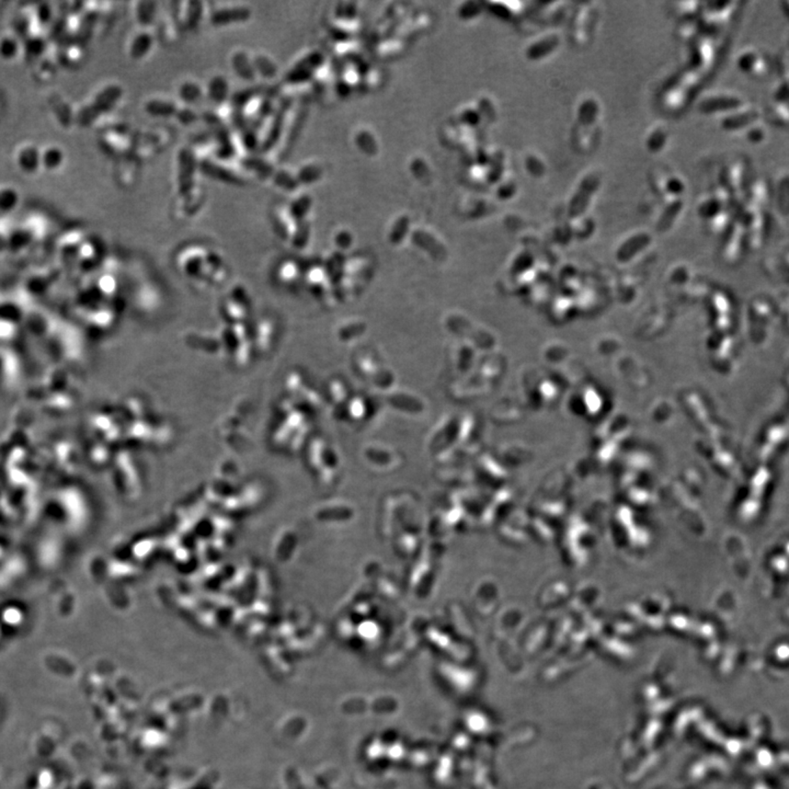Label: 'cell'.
<instances>
[{
  "label": "cell",
  "mask_w": 789,
  "mask_h": 789,
  "mask_svg": "<svg viewBox=\"0 0 789 789\" xmlns=\"http://www.w3.org/2000/svg\"><path fill=\"white\" fill-rule=\"evenodd\" d=\"M177 175L175 184L179 195H184L195 188V171H197V155L193 149L184 148L177 157Z\"/></svg>",
  "instance_id": "6da1fadb"
},
{
  "label": "cell",
  "mask_w": 789,
  "mask_h": 789,
  "mask_svg": "<svg viewBox=\"0 0 789 789\" xmlns=\"http://www.w3.org/2000/svg\"><path fill=\"white\" fill-rule=\"evenodd\" d=\"M14 164L20 173L34 175L41 169V148L32 142H21L14 149Z\"/></svg>",
  "instance_id": "7a4b0ae2"
},
{
  "label": "cell",
  "mask_w": 789,
  "mask_h": 789,
  "mask_svg": "<svg viewBox=\"0 0 789 789\" xmlns=\"http://www.w3.org/2000/svg\"><path fill=\"white\" fill-rule=\"evenodd\" d=\"M100 142L103 151L116 156L125 155L129 151V148H134V140L129 135V131L124 127L123 129L115 127L114 129L104 132Z\"/></svg>",
  "instance_id": "3957f363"
},
{
  "label": "cell",
  "mask_w": 789,
  "mask_h": 789,
  "mask_svg": "<svg viewBox=\"0 0 789 789\" xmlns=\"http://www.w3.org/2000/svg\"><path fill=\"white\" fill-rule=\"evenodd\" d=\"M175 5H177V9L173 18L178 23L179 27H182L184 30H195L202 19L204 3L200 1H184Z\"/></svg>",
  "instance_id": "277c9868"
},
{
  "label": "cell",
  "mask_w": 789,
  "mask_h": 789,
  "mask_svg": "<svg viewBox=\"0 0 789 789\" xmlns=\"http://www.w3.org/2000/svg\"><path fill=\"white\" fill-rule=\"evenodd\" d=\"M251 11L245 5H227L221 7L212 12L211 21L215 25L239 23L249 19Z\"/></svg>",
  "instance_id": "5b68a950"
},
{
  "label": "cell",
  "mask_w": 789,
  "mask_h": 789,
  "mask_svg": "<svg viewBox=\"0 0 789 789\" xmlns=\"http://www.w3.org/2000/svg\"><path fill=\"white\" fill-rule=\"evenodd\" d=\"M230 63H231V67H233L236 75L240 77L241 79L253 80L257 76L252 56H250L246 51H242V49L236 51L231 55Z\"/></svg>",
  "instance_id": "8992f818"
},
{
  "label": "cell",
  "mask_w": 789,
  "mask_h": 789,
  "mask_svg": "<svg viewBox=\"0 0 789 789\" xmlns=\"http://www.w3.org/2000/svg\"><path fill=\"white\" fill-rule=\"evenodd\" d=\"M65 162V153L63 148L55 144H49L41 148V169L47 173H54L63 167Z\"/></svg>",
  "instance_id": "52a82bcc"
},
{
  "label": "cell",
  "mask_w": 789,
  "mask_h": 789,
  "mask_svg": "<svg viewBox=\"0 0 789 789\" xmlns=\"http://www.w3.org/2000/svg\"><path fill=\"white\" fill-rule=\"evenodd\" d=\"M153 44V33L146 30L145 27L137 32L133 38L129 45V54L132 58L134 60H140V58H145L148 53L151 52V47Z\"/></svg>",
  "instance_id": "ba28073f"
},
{
  "label": "cell",
  "mask_w": 789,
  "mask_h": 789,
  "mask_svg": "<svg viewBox=\"0 0 789 789\" xmlns=\"http://www.w3.org/2000/svg\"><path fill=\"white\" fill-rule=\"evenodd\" d=\"M179 107L173 100L169 99L162 98H151L148 99L145 103V111L148 115H153L156 118H171L175 116V113L178 111Z\"/></svg>",
  "instance_id": "9c48e42d"
},
{
  "label": "cell",
  "mask_w": 789,
  "mask_h": 789,
  "mask_svg": "<svg viewBox=\"0 0 789 789\" xmlns=\"http://www.w3.org/2000/svg\"><path fill=\"white\" fill-rule=\"evenodd\" d=\"M22 47L19 38L12 32H5L0 36V58L12 60L18 58Z\"/></svg>",
  "instance_id": "30bf717a"
},
{
  "label": "cell",
  "mask_w": 789,
  "mask_h": 789,
  "mask_svg": "<svg viewBox=\"0 0 789 789\" xmlns=\"http://www.w3.org/2000/svg\"><path fill=\"white\" fill-rule=\"evenodd\" d=\"M19 190L10 184H0V213H9L19 205Z\"/></svg>",
  "instance_id": "8fae6325"
},
{
  "label": "cell",
  "mask_w": 789,
  "mask_h": 789,
  "mask_svg": "<svg viewBox=\"0 0 789 789\" xmlns=\"http://www.w3.org/2000/svg\"><path fill=\"white\" fill-rule=\"evenodd\" d=\"M208 98L211 99L212 101L215 103L223 104L227 99L228 93H229V84L225 77L217 75L213 77L208 85Z\"/></svg>",
  "instance_id": "7c38bea8"
},
{
  "label": "cell",
  "mask_w": 789,
  "mask_h": 789,
  "mask_svg": "<svg viewBox=\"0 0 789 789\" xmlns=\"http://www.w3.org/2000/svg\"><path fill=\"white\" fill-rule=\"evenodd\" d=\"M179 97L186 105L193 107L195 103L201 101L204 96L201 86L195 80H186L179 87Z\"/></svg>",
  "instance_id": "4fadbf2b"
},
{
  "label": "cell",
  "mask_w": 789,
  "mask_h": 789,
  "mask_svg": "<svg viewBox=\"0 0 789 789\" xmlns=\"http://www.w3.org/2000/svg\"><path fill=\"white\" fill-rule=\"evenodd\" d=\"M156 3L153 1H140L137 3L135 8V16L137 21L142 27H147L156 19Z\"/></svg>",
  "instance_id": "5bb4252c"
},
{
  "label": "cell",
  "mask_w": 789,
  "mask_h": 789,
  "mask_svg": "<svg viewBox=\"0 0 789 789\" xmlns=\"http://www.w3.org/2000/svg\"><path fill=\"white\" fill-rule=\"evenodd\" d=\"M118 167L116 175H118V182L123 184L122 186H132V184L136 180L137 173H138L136 160L135 159H129V160H124V162L122 160Z\"/></svg>",
  "instance_id": "9a60e30c"
},
{
  "label": "cell",
  "mask_w": 789,
  "mask_h": 789,
  "mask_svg": "<svg viewBox=\"0 0 789 789\" xmlns=\"http://www.w3.org/2000/svg\"><path fill=\"white\" fill-rule=\"evenodd\" d=\"M84 49L79 45H69L64 49L63 53L60 54V64H65L66 66H77L82 63L84 60Z\"/></svg>",
  "instance_id": "2e32d148"
},
{
  "label": "cell",
  "mask_w": 789,
  "mask_h": 789,
  "mask_svg": "<svg viewBox=\"0 0 789 789\" xmlns=\"http://www.w3.org/2000/svg\"><path fill=\"white\" fill-rule=\"evenodd\" d=\"M252 60H253V65H255L258 75L268 77L274 74V71H275L274 65L271 64V60H268L266 55L253 54L252 55Z\"/></svg>",
  "instance_id": "e0dca14e"
},
{
  "label": "cell",
  "mask_w": 789,
  "mask_h": 789,
  "mask_svg": "<svg viewBox=\"0 0 789 789\" xmlns=\"http://www.w3.org/2000/svg\"><path fill=\"white\" fill-rule=\"evenodd\" d=\"M556 47L557 42L553 38H545V40L535 44L534 47L529 49V55L533 58H540L542 56H545L551 49H553Z\"/></svg>",
  "instance_id": "ac0fdd59"
},
{
  "label": "cell",
  "mask_w": 789,
  "mask_h": 789,
  "mask_svg": "<svg viewBox=\"0 0 789 789\" xmlns=\"http://www.w3.org/2000/svg\"><path fill=\"white\" fill-rule=\"evenodd\" d=\"M175 118H177L181 124L189 125V124L195 123L199 116H197V113L195 108L184 104V107H179L178 111L175 113Z\"/></svg>",
  "instance_id": "d6986e66"
},
{
  "label": "cell",
  "mask_w": 789,
  "mask_h": 789,
  "mask_svg": "<svg viewBox=\"0 0 789 789\" xmlns=\"http://www.w3.org/2000/svg\"><path fill=\"white\" fill-rule=\"evenodd\" d=\"M683 189H684V186L679 179L674 178L668 181V190L672 193H679V192L683 191Z\"/></svg>",
  "instance_id": "ffe728a7"
}]
</instances>
